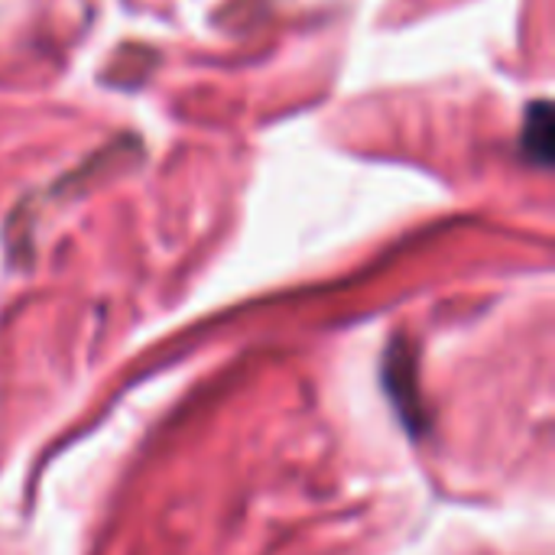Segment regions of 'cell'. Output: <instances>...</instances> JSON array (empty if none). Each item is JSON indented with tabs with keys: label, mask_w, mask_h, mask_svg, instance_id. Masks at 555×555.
<instances>
[{
	"label": "cell",
	"mask_w": 555,
	"mask_h": 555,
	"mask_svg": "<svg viewBox=\"0 0 555 555\" xmlns=\"http://www.w3.org/2000/svg\"><path fill=\"white\" fill-rule=\"evenodd\" d=\"M520 146H524L527 159H533L540 166L553 163V107H550V101H537L527 107Z\"/></svg>",
	"instance_id": "cell-1"
}]
</instances>
